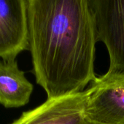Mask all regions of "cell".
Returning a JSON list of instances; mask_svg holds the SVG:
<instances>
[{
  "label": "cell",
  "mask_w": 124,
  "mask_h": 124,
  "mask_svg": "<svg viewBox=\"0 0 124 124\" xmlns=\"http://www.w3.org/2000/svg\"><path fill=\"white\" fill-rule=\"evenodd\" d=\"M27 14L32 71L48 99L83 92L97 78L88 0H27Z\"/></svg>",
  "instance_id": "6da1fadb"
},
{
  "label": "cell",
  "mask_w": 124,
  "mask_h": 124,
  "mask_svg": "<svg viewBox=\"0 0 124 124\" xmlns=\"http://www.w3.org/2000/svg\"><path fill=\"white\" fill-rule=\"evenodd\" d=\"M98 41L108 51L105 78H124V0H88Z\"/></svg>",
  "instance_id": "7a4b0ae2"
},
{
  "label": "cell",
  "mask_w": 124,
  "mask_h": 124,
  "mask_svg": "<svg viewBox=\"0 0 124 124\" xmlns=\"http://www.w3.org/2000/svg\"><path fill=\"white\" fill-rule=\"evenodd\" d=\"M88 89L86 117L91 124H124V78L97 77Z\"/></svg>",
  "instance_id": "3957f363"
},
{
  "label": "cell",
  "mask_w": 124,
  "mask_h": 124,
  "mask_svg": "<svg viewBox=\"0 0 124 124\" xmlns=\"http://www.w3.org/2000/svg\"><path fill=\"white\" fill-rule=\"evenodd\" d=\"M88 89L68 96L48 99L24 112L11 124H91L86 114Z\"/></svg>",
  "instance_id": "277c9868"
},
{
  "label": "cell",
  "mask_w": 124,
  "mask_h": 124,
  "mask_svg": "<svg viewBox=\"0 0 124 124\" xmlns=\"http://www.w3.org/2000/svg\"><path fill=\"white\" fill-rule=\"evenodd\" d=\"M29 49L27 0H0V58L15 59Z\"/></svg>",
  "instance_id": "5b68a950"
},
{
  "label": "cell",
  "mask_w": 124,
  "mask_h": 124,
  "mask_svg": "<svg viewBox=\"0 0 124 124\" xmlns=\"http://www.w3.org/2000/svg\"><path fill=\"white\" fill-rule=\"evenodd\" d=\"M34 86L16 59L0 60V104L6 108H20L30 100Z\"/></svg>",
  "instance_id": "8992f818"
}]
</instances>
